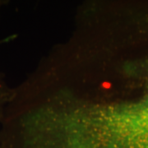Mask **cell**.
Returning <instances> with one entry per match:
<instances>
[{"label": "cell", "instance_id": "7a4b0ae2", "mask_svg": "<svg viewBox=\"0 0 148 148\" xmlns=\"http://www.w3.org/2000/svg\"><path fill=\"white\" fill-rule=\"evenodd\" d=\"M7 1H4V0H0V10H1V8L3 7L4 5H6L7 4Z\"/></svg>", "mask_w": 148, "mask_h": 148}, {"label": "cell", "instance_id": "6da1fadb", "mask_svg": "<svg viewBox=\"0 0 148 148\" xmlns=\"http://www.w3.org/2000/svg\"><path fill=\"white\" fill-rule=\"evenodd\" d=\"M13 91L14 88H12L8 86L4 79V77L0 73V119L12 97Z\"/></svg>", "mask_w": 148, "mask_h": 148}]
</instances>
